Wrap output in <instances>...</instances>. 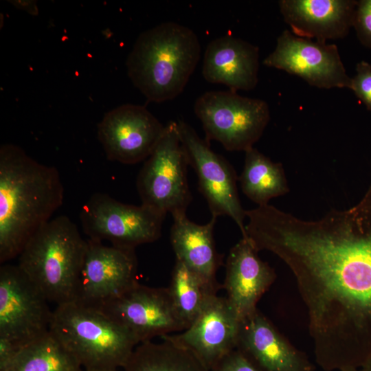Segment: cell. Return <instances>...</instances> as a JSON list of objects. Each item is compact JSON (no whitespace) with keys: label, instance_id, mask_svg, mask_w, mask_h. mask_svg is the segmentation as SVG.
Instances as JSON below:
<instances>
[{"label":"cell","instance_id":"1","mask_svg":"<svg viewBox=\"0 0 371 371\" xmlns=\"http://www.w3.org/2000/svg\"><path fill=\"white\" fill-rule=\"evenodd\" d=\"M253 242L295 277L317 363L341 371L370 361L371 184L357 204L318 220L269 205L256 222Z\"/></svg>","mask_w":371,"mask_h":371},{"label":"cell","instance_id":"2","mask_svg":"<svg viewBox=\"0 0 371 371\" xmlns=\"http://www.w3.org/2000/svg\"><path fill=\"white\" fill-rule=\"evenodd\" d=\"M58 169L39 163L18 146L0 148V262L18 257L30 237L62 205Z\"/></svg>","mask_w":371,"mask_h":371},{"label":"cell","instance_id":"3","mask_svg":"<svg viewBox=\"0 0 371 371\" xmlns=\"http://www.w3.org/2000/svg\"><path fill=\"white\" fill-rule=\"evenodd\" d=\"M200 55L199 40L192 30L162 23L137 37L126 60L128 76L148 101L170 100L183 91Z\"/></svg>","mask_w":371,"mask_h":371},{"label":"cell","instance_id":"4","mask_svg":"<svg viewBox=\"0 0 371 371\" xmlns=\"http://www.w3.org/2000/svg\"><path fill=\"white\" fill-rule=\"evenodd\" d=\"M87 240L67 216L41 226L18 256L17 265L49 302H72L82 269Z\"/></svg>","mask_w":371,"mask_h":371},{"label":"cell","instance_id":"5","mask_svg":"<svg viewBox=\"0 0 371 371\" xmlns=\"http://www.w3.org/2000/svg\"><path fill=\"white\" fill-rule=\"evenodd\" d=\"M50 333L76 357L85 371H117L137 341L101 311L69 302L53 311Z\"/></svg>","mask_w":371,"mask_h":371},{"label":"cell","instance_id":"6","mask_svg":"<svg viewBox=\"0 0 371 371\" xmlns=\"http://www.w3.org/2000/svg\"><path fill=\"white\" fill-rule=\"evenodd\" d=\"M206 140L220 142L229 151L252 148L270 120L268 104L233 91H211L199 97L194 106Z\"/></svg>","mask_w":371,"mask_h":371},{"label":"cell","instance_id":"7","mask_svg":"<svg viewBox=\"0 0 371 371\" xmlns=\"http://www.w3.org/2000/svg\"><path fill=\"white\" fill-rule=\"evenodd\" d=\"M188 166L177 122L170 121L138 174L136 184L142 204L165 214H186L192 199Z\"/></svg>","mask_w":371,"mask_h":371},{"label":"cell","instance_id":"8","mask_svg":"<svg viewBox=\"0 0 371 371\" xmlns=\"http://www.w3.org/2000/svg\"><path fill=\"white\" fill-rule=\"evenodd\" d=\"M166 215L144 204L128 205L97 192L82 207L80 220L89 239L135 249L159 239Z\"/></svg>","mask_w":371,"mask_h":371},{"label":"cell","instance_id":"9","mask_svg":"<svg viewBox=\"0 0 371 371\" xmlns=\"http://www.w3.org/2000/svg\"><path fill=\"white\" fill-rule=\"evenodd\" d=\"M49 302L19 266L0 267V337L21 348L50 330Z\"/></svg>","mask_w":371,"mask_h":371},{"label":"cell","instance_id":"10","mask_svg":"<svg viewBox=\"0 0 371 371\" xmlns=\"http://www.w3.org/2000/svg\"><path fill=\"white\" fill-rule=\"evenodd\" d=\"M179 137L189 165L194 170L200 192L205 197L212 216H229L245 232L243 208L237 188V176L232 165L210 148L194 129L182 120L177 122Z\"/></svg>","mask_w":371,"mask_h":371},{"label":"cell","instance_id":"11","mask_svg":"<svg viewBox=\"0 0 371 371\" xmlns=\"http://www.w3.org/2000/svg\"><path fill=\"white\" fill-rule=\"evenodd\" d=\"M87 240L72 302L99 309L138 282L135 249Z\"/></svg>","mask_w":371,"mask_h":371},{"label":"cell","instance_id":"12","mask_svg":"<svg viewBox=\"0 0 371 371\" xmlns=\"http://www.w3.org/2000/svg\"><path fill=\"white\" fill-rule=\"evenodd\" d=\"M263 64L297 76L317 88L350 87L351 78L335 44L300 37L288 30L279 35L274 50Z\"/></svg>","mask_w":371,"mask_h":371},{"label":"cell","instance_id":"13","mask_svg":"<svg viewBox=\"0 0 371 371\" xmlns=\"http://www.w3.org/2000/svg\"><path fill=\"white\" fill-rule=\"evenodd\" d=\"M98 310L125 328L138 344L186 329L179 317L168 288L137 282Z\"/></svg>","mask_w":371,"mask_h":371},{"label":"cell","instance_id":"14","mask_svg":"<svg viewBox=\"0 0 371 371\" xmlns=\"http://www.w3.org/2000/svg\"><path fill=\"white\" fill-rule=\"evenodd\" d=\"M164 128L144 106L125 104L104 115L98 125V137L108 159L135 164L150 156Z\"/></svg>","mask_w":371,"mask_h":371},{"label":"cell","instance_id":"15","mask_svg":"<svg viewBox=\"0 0 371 371\" xmlns=\"http://www.w3.org/2000/svg\"><path fill=\"white\" fill-rule=\"evenodd\" d=\"M240 321L226 297H208L201 311L186 330L161 337L191 352L210 371L236 349Z\"/></svg>","mask_w":371,"mask_h":371},{"label":"cell","instance_id":"16","mask_svg":"<svg viewBox=\"0 0 371 371\" xmlns=\"http://www.w3.org/2000/svg\"><path fill=\"white\" fill-rule=\"evenodd\" d=\"M260 371H313L304 353L292 346L258 310L240 322L236 348Z\"/></svg>","mask_w":371,"mask_h":371},{"label":"cell","instance_id":"17","mask_svg":"<svg viewBox=\"0 0 371 371\" xmlns=\"http://www.w3.org/2000/svg\"><path fill=\"white\" fill-rule=\"evenodd\" d=\"M247 238L229 250L225 264V297L239 321L254 313L256 305L276 279L274 269L262 261Z\"/></svg>","mask_w":371,"mask_h":371},{"label":"cell","instance_id":"18","mask_svg":"<svg viewBox=\"0 0 371 371\" xmlns=\"http://www.w3.org/2000/svg\"><path fill=\"white\" fill-rule=\"evenodd\" d=\"M355 0H280V13L291 32L326 43L346 36L352 27Z\"/></svg>","mask_w":371,"mask_h":371},{"label":"cell","instance_id":"19","mask_svg":"<svg viewBox=\"0 0 371 371\" xmlns=\"http://www.w3.org/2000/svg\"><path fill=\"white\" fill-rule=\"evenodd\" d=\"M258 47L227 34L211 41L205 51L202 74L231 91H250L258 81Z\"/></svg>","mask_w":371,"mask_h":371},{"label":"cell","instance_id":"20","mask_svg":"<svg viewBox=\"0 0 371 371\" xmlns=\"http://www.w3.org/2000/svg\"><path fill=\"white\" fill-rule=\"evenodd\" d=\"M172 216L170 243L176 260L217 293L221 285L216 281V273L223 263V256L217 252L214 239L217 217L212 216L208 223L199 225L189 220L186 214Z\"/></svg>","mask_w":371,"mask_h":371},{"label":"cell","instance_id":"21","mask_svg":"<svg viewBox=\"0 0 371 371\" xmlns=\"http://www.w3.org/2000/svg\"><path fill=\"white\" fill-rule=\"evenodd\" d=\"M245 164L239 177L243 192L258 206L289 192L282 164L252 147L245 152Z\"/></svg>","mask_w":371,"mask_h":371},{"label":"cell","instance_id":"22","mask_svg":"<svg viewBox=\"0 0 371 371\" xmlns=\"http://www.w3.org/2000/svg\"><path fill=\"white\" fill-rule=\"evenodd\" d=\"M139 344L124 371H210L191 352L166 338Z\"/></svg>","mask_w":371,"mask_h":371},{"label":"cell","instance_id":"23","mask_svg":"<svg viewBox=\"0 0 371 371\" xmlns=\"http://www.w3.org/2000/svg\"><path fill=\"white\" fill-rule=\"evenodd\" d=\"M0 371H85L76 357L50 331L21 348Z\"/></svg>","mask_w":371,"mask_h":371},{"label":"cell","instance_id":"24","mask_svg":"<svg viewBox=\"0 0 371 371\" xmlns=\"http://www.w3.org/2000/svg\"><path fill=\"white\" fill-rule=\"evenodd\" d=\"M168 290L175 310L186 328L199 315L208 297L216 294L177 260Z\"/></svg>","mask_w":371,"mask_h":371},{"label":"cell","instance_id":"25","mask_svg":"<svg viewBox=\"0 0 371 371\" xmlns=\"http://www.w3.org/2000/svg\"><path fill=\"white\" fill-rule=\"evenodd\" d=\"M350 89L371 111V65L361 60L356 65V74L351 78Z\"/></svg>","mask_w":371,"mask_h":371},{"label":"cell","instance_id":"26","mask_svg":"<svg viewBox=\"0 0 371 371\" xmlns=\"http://www.w3.org/2000/svg\"><path fill=\"white\" fill-rule=\"evenodd\" d=\"M352 27L361 45L371 49V0L357 1Z\"/></svg>","mask_w":371,"mask_h":371},{"label":"cell","instance_id":"27","mask_svg":"<svg viewBox=\"0 0 371 371\" xmlns=\"http://www.w3.org/2000/svg\"><path fill=\"white\" fill-rule=\"evenodd\" d=\"M211 371H260L236 348L224 357Z\"/></svg>","mask_w":371,"mask_h":371},{"label":"cell","instance_id":"28","mask_svg":"<svg viewBox=\"0 0 371 371\" xmlns=\"http://www.w3.org/2000/svg\"><path fill=\"white\" fill-rule=\"evenodd\" d=\"M19 350L13 343L0 337V370L9 364Z\"/></svg>","mask_w":371,"mask_h":371},{"label":"cell","instance_id":"29","mask_svg":"<svg viewBox=\"0 0 371 371\" xmlns=\"http://www.w3.org/2000/svg\"><path fill=\"white\" fill-rule=\"evenodd\" d=\"M13 5L17 9L25 11L31 15L36 16L38 14V8L35 1H10Z\"/></svg>","mask_w":371,"mask_h":371},{"label":"cell","instance_id":"30","mask_svg":"<svg viewBox=\"0 0 371 371\" xmlns=\"http://www.w3.org/2000/svg\"><path fill=\"white\" fill-rule=\"evenodd\" d=\"M345 371H371V361L367 362L366 363L359 368L350 369Z\"/></svg>","mask_w":371,"mask_h":371}]
</instances>
